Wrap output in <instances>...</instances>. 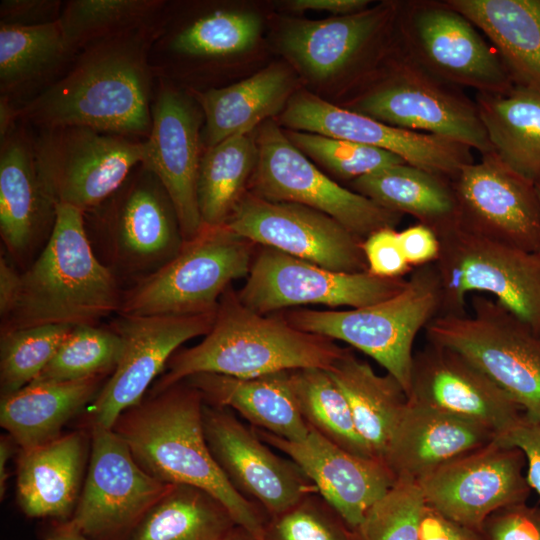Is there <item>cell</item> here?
I'll use <instances>...</instances> for the list:
<instances>
[{
    "instance_id": "6da1fadb",
    "label": "cell",
    "mask_w": 540,
    "mask_h": 540,
    "mask_svg": "<svg viewBox=\"0 0 540 540\" xmlns=\"http://www.w3.org/2000/svg\"><path fill=\"white\" fill-rule=\"evenodd\" d=\"M161 16L79 51L56 82L19 108V120L32 128L79 126L146 140L157 84L149 55Z\"/></svg>"
},
{
    "instance_id": "7a4b0ae2",
    "label": "cell",
    "mask_w": 540,
    "mask_h": 540,
    "mask_svg": "<svg viewBox=\"0 0 540 540\" xmlns=\"http://www.w3.org/2000/svg\"><path fill=\"white\" fill-rule=\"evenodd\" d=\"M203 404L201 393L181 381L146 395L123 411L111 429L147 474L166 484L208 492L228 509L236 524L265 540L267 514L232 487L210 453Z\"/></svg>"
},
{
    "instance_id": "3957f363",
    "label": "cell",
    "mask_w": 540,
    "mask_h": 540,
    "mask_svg": "<svg viewBox=\"0 0 540 540\" xmlns=\"http://www.w3.org/2000/svg\"><path fill=\"white\" fill-rule=\"evenodd\" d=\"M345 350L334 340L293 327L280 312L263 315L249 309L231 285L219 299L211 330L198 344L173 354L150 393L199 373L255 377L301 368L329 370Z\"/></svg>"
},
{
    "instance_id": "277c9868",
    "label": "cell",
    "mask_w": 540,
    "mask_h": 540,
    "mask_svg": "<svg viewBox=\"0 0 540 540\" xmlns=\"http://www.w3.org/2000/svg\"><path fill=\"white\" fill-rule=\"evenodd\" d=\"M124 288L99 260L89 241L81 210L57 205L50 238L21 271V284L0 332L65 324L99 325L121 308Z\"/></svg>"
},
{
    "instance_id": "5b68a950",
    "label": "cell",
    "mask_w": 540,
    "mask_h": 540,
    "mask_svg": "<svg viewBox=\"0 0 540 540\" xmlns=\"http://www.w3.org/2000/svg\"><path fill=\"white\" fill-rule=\"evenodd\" d=\"M83 214L95 254L124 290L169 263L185 242L167 190L142 163L108 198Z\"/></svg>"
},
{
    "instance_id": "8992f818",
    "label": "cell",
    "mask_w": 540,
    "mask_h": 540,
    "mask_svg": "<svg viewBox=\"0 0 540 540\" xmlns=\"http://www.w3.org/2000/svg\"><path fill=\"white\" fill-rule=\"evenodd\" d=\"M365 76L368 85L347 109L394 127L458 141L481 155L493 152L475 100L420 65L403 46L398 29Z\"/></svg>"
},
{
    "instance_id": "52a82bcc",
    "label": "cell",
    "mask_w": 540,
    "mask_h": 540,
    "mask_svg": "<svg viewBox=\"0 0 540 540\" xmlns=\"http://www.w3.org/2000/svg\"><path fill=\"white\" fill-rule=\"evenodd\" d=\"M441 289L434 263L415 267L395 296L355 309L294 308L280 312L295 328L348 343L373 358L402 386H411L413 343L440 314Z\"/></svg>"
},
{
    "instance_id": "ba28073f",
    "label": "cell",
    "mask_w": 540,
    "mask_h": 540,
    "mask_svg": "<svg viewBox=\"0 0 540 540\" xmlns=\"http://www.w3.org/2000/svg\"><path fill=\"white\" fill-rule=\"evenodd\" d=\"M471 305V314L436 316L428 342L462 354L540 423V330L492 297L473 294Z\"/></svg>"
},
{
    "instance_id": "9c48e42d",
    "label": "cell",
    "mask_w": 540,
    "mask_h": 540,
    "mask_svg": "<svg viewBox=\"0 0 540 540\" xmlns=\"http://www.w3.org/2000/svg\"><path fill=\"white\" fill-rule=\"evenodd\" d=\"M257 245L227 225L205 226L156 273L123 291L122 315L215 312L234 280L247 277Z\"/></svg>"
},
{
    "instance_id": "30bf717a",
    "label": "cell",
    "mask_w": 540,
    "mask_h": 540,
    "mask_svg": "<svg viewBox=\"0 0 540 540\" xmlns=\"http://www.w3.org/2000/svg\"><path fill=\"white\" fill-rule=\"evenodd\" d=\"M435 234L439 315L465 314L467 295L485 293L540 330V252L482 238L457 223Z\"/></svg>"
},
{
    "instance_id": "8fae6325",
    "label": "cell",
    "mask_w": 540,
    "mask_h": 540,
    "mask_svg": "<svg viewBox=\"0 0 540 540\" xmlns=\"http://www.w3.org/2000/svg\"><path fill=\"white\" fill-rule=\"evenodd\" d=\"M258 160L248 191L273 202H294L321 211L364 240L399 225L403 215L347 189L320 171L273 119L254 131Z\"/></svg>"
},
{
    "instance_id": "7c38bea8",
    "label": "cell",
    "mask_w": 540,
    "mask_h": 540,
    "mask_svg": "<svg viewBox=\"0 0 540 540\" xmlns=\"http://www.w3.org/2000/svg\"><path fill=\"white\" fill-rule=\"evenodd\" d=\"M31 129L46 190L57 205L83 213L108 198L144 158V140L79 126Z\"/></svg>"
},
{
    "instance_id": "4fadbf2b",
    "label": "cell",
    "mask_w": 540,
    "mask_h": 540,
    "mask_svg": "<svg viewBox=\"0 0 540 540\" xmlns=\"http://www.w3.org/2000/svg\"><path fill=\"white\" fill-rule=\"evenodd\" d=\"M397 29L408 53L452 85L476 93H500L514 85L495 48L445 0L401 2Z\"/></svg>"
},
{
    "instance_id": "5bb4252c",
    "label": "cell",
    "mask_w": 540,
    "mask_h": 540,
    "mask_svg": "<svg viewBox=\"0 0 540 540\" xmlns=\"http://www.w3.org/2000/svg\"><path fill=\"white\" fill-rule=\"evenodd\" d=\"M407 279L383 278L368 270L333 271L276 249L257 246L243 287L237 291L249 309L273 314L303 305L361 308L400 293Z\"/></svg>"
},
{
    "instance_id": "9a60e30c",
    "label": "cell",
    "mask_w": 540,
    "mask_h": 540,
    "mask_svg": "<svg viewBox=\"0 0 540 540\" xmlns=\"http://www.w3.org/2000/svg\"><path fill=\"white\" fill-rule=\"evenodd\" d=\"M88 467L67 522L90 540H126L171 484L147 474L113 431L91 424Z\"/></svg>"
},
{
    "instance_id": "2e32d148",
    "label": "cell",
    "mask_w": 540,
    "mask_h": 540,
    "mask_svg": "<svg viewBox=\"0 0 540 540\" xmlns=\"http://www.w3.org/2000/svg\"><path fill=\"white\" fill-rule=\"evenodd\" d=\"M215 314H117L108 326L121 337L123 350L115 370L88 406L91 424L111 429L123 411L146 396L183 343L208 334Z\"/></svg>"
},
{
    "instance_id": "e0dca14e",
    "label": "cell",
    "mask_w": 540,
    "mask_h": 540,
    "mask_svg": "<svg viewBox=\"0 0 540 540\" xmlns=\"http://www.w3.org/2000/svg\"><path fill=\"white\" fill-rule=\"evenodd\" d=\"M522 450L496 439L436 469L419 482L425 503L479 531L495 511L527 502L531 487Z\"/></svg>"
},
{
    "instance_id": "ac0fdd59",
    "label": "cell",
    "mask_w": 540,
    "mask_h": 540,
    "mask_svg": "<svg viewBox=\"0 0 540 540\" xmlns=\"http://www.w3.org/2000/svg\"><path fill=\"white\" fill-rule=\"evenodd\" d=\"M227 226L266 246L340 272L368 270L363 240L329 215L294 202H273L247 191Z\"/></svg>"
},
{
    "instance_id": "d6986e66",
    "label": "cell",
    "mask_w": 540,
    "mask_h": 540,
    "mask_svg": "<svg viewBox=\"0 0 540 540\" xmlns=\"http://www.w3.org/2000/svg\"><path fill=\"white\" fill-rule=\"evenodd\" d=\"M451 186L457 224L482 238L540 252V206L535 183L494 152L461 168Z\"/></svg>"
},
{
    "instance_id": "ffe728a7",
    "label": "cell",
    "mask_w": 540,
    "mask_h": 540,
    "mask_svg": "<svg viewBox=\"0 0 540 540\" xmlns=\"http://www.w3.org/2000/svg\"><path fill=\"white\" fill-rule=\"evenodd\" d=\"M280 123L290 130L352 141L392 152L407 164L451 181L474 161L472 148L458 141L401 129L326 102L307 91L288 100Z\"/></svg>"
},
{
    "instance_id": "44dd1931",
    "label": "cell",
    "mask_w": 540,
    "mask_h": 540,
    "mask_svg": "<svg viewBox=\"0 0 540 540\" xmlns=\"http://www.w3.org/2000/svg\"><path fill=\"white\" fill-rule=\"evenodd\" d=\"M202 422L208 448L222 473L268 517L286 511L307 494L318 493L293 460L274 453L254 428L244 425L228 408L204 402Z\"/></svg>"
},
{
    "instance_id": "7402d4cb",
    "label": "cell",
    "mask_w": 540,
    "mask_h": 540,
    "mask_svg": "<svg viewBox=\"0 0 540 540\" xmlns=\"http://www.w3.org/2000/svg\"><path fill=\"white\" fill-rule=\"evenodd\" d=\"M203 122L202 109L189 90L157 77L152 126L144 140L142 164L167 190L185 241L195 237L203 226L197 198Z\"/></svg>"
},
{
    "instance_id": "603a6c76",
    "label": "cell",
    "mask_w": 540,
    "mask_h": 540,
    "mask_svg": "<svg viewBox=\"0 0 540 540\" xmlns=\"http://www.w3.org/2000/svg\"><path fill=\"white\" fill-rule=\"evenodd\" d=\"M400 9L401 2H383L350 15L293 20L282 31L281 46L317 79L332 78L363 63L371 67L393 43Z\"/></svg>"
},
{
    "instance_id": "cb8c5ba5",
    "label": "cell",
    "mask_w": 540,
    "mask_h": 540,
    "mask_svg": "<svg viewBox=\"0 0 540 540\" xmlns=\"http://www.w3.org/2000/svg\"><path fill=\"white\" fill-rule=\"evenodd\" d=\"M408 401L474 420L496 437L523 419L521 407L459 352L428 342L413 356Z\"/></svg>"
},
{
    "instance_id": "d4e9b609",
    "label": "cell",
    "mask_w": 540,
    "mask_h": 540,
    "mask_svg": "<svg viewBox=\"0 0 540 540\" xmlns=\"http://www.w3.org/2000/svg\"><path fill=\"white\" fill-rule=\"evenodd\" d=\"M56 214L57 204L36 166L32 129L19 120L0 139V235L5 254L20 271L44 248Z\"/></svg>"
},
{
    "instance_id": "484cf974",
    "label": "cell",
    "mask_w": 540,
    "mask_h": 540,
    "mask_svg": "<svg viewBox=\"0 0 540 540\" xmlns=\"http://www.w3.org/2000/svg\"><path fill=\"white\" fill-rule=\"evenodd\" d=\"M262 441L293 460L320 494L355 529L368 509L396 482L388 466L354 455L314 430L302 441H290L254 428Z\"/></svg>"
},
{
    "instance_id": "4316f807",
    "label": "cell",
    "mask_w": 540,
    "mask_h": 540,
    "mask_svg": "<svg viewBox=\"0 0 540 540\" xmlns=\"http://www.w3.org/2000/svg\"><path fill=\"white\" fill-rule=\"evenodd\" d=\"M496 438L474 420L408 401L384 463L397 479L419 483L444 464Z\"/></svg>"
},
{
    "instance_id": "83f0119b",
    "label": "cell",
    "mask_w": 540,
    "mask_h": 540,
    "mask_svg": "<svg viewBox=\"0 0 540 540\" xmlns=\"http://www.w3.org/2000/svg\"><path fill=\"white\" fill-rule=\"evenodd\" d=\"M260 31L261 20L255 13L214 8L176 22L165 7L151 46L150 65L157 77L166 78L183 62H219L251 48Z\"/></svg>"
},
{
    "instance_id": "f1b7e54d",
    "label": "cell",
    "mask_w": 540,
    "mask_h": 540,
    "mask_svg": "<svg viewBox=\"0 0 540 540\" xmlns=\"http://www.w3.org/2000/svg\"><path fill=\"white\" fill-rule=\"evenodd\" d=\"M91 440L77 430L38 447L21 450L17 500L32 518L69 520L82 490Z\"/></svg>"
},
{
    "instance_id": "f546056e",
    "label": "cell",
    "mask_w": 540,
    "mask_h": 540,
    "mask_svg": "<svg viewBox=\"0 0 540 540\" xmlns=\"http://www.w3.org/2000/svg\"><path fill=\"white\" fill-rule=\"evenodd\" d=\"M291 371L255 377L199 373L183 381L196 388L206 404L237 411L253 428L302 441L310 428L299 412Z\"/></svg>"
},
{
    "instance_id": "4dcf8cb0",
    "label": "cell",
    "mask_w": 540,
    "mask_h": 540,
    "mask_svg": "<svg viewBox=\"0 0 540 540\" xmlns=\"http://www.w3.org/2000/svg\"><path fill=\"white\" fill-rule=\"evenodd\" d=\"M293 85V76L286 67L272 65L229 86L189 89L204 116L203 149L235 134L252 132L284 110Z\"/></svg>"
},
{
    "instance_id": "1f68e13d",
    "label": "cell",
    "mask_w": 540,
    "mask_h": 540,
    "mask_svg": "<svg viewBox=\"0 0 540 540\" xmlns=\"http://www.w3.org/2000/svg\"><path fill=\"white\" fill-rule=\"evenodd\" d=\"M107 376L75 381L34 380L1 396L0 425L21 450L61 436L65 424L96 398Z\"/></svg>"
},
{
    "instance_id": "d6a6232c",
    "label": "cell",
    "mask_w": 540,
    "mask_h": 540,
    "mask_svg": "<svg viewBox=\"0 0 540 540\" xmlns=\"http://www.w3.org/2000/svg\"><path fill=\"white\" fill-rule=\"evenodd\" d=\"M76 55L59 21L40 26L0 24V96L21 108L56 82Z\"/></svg>"
},
{
    "instance_id": "836d02e7",
    "label": "cell",
    "mask_w": 540,
    "mask_h": 540,
    "mask_svg": "<svg viewBox=\"0 0 540 540\" xmlns=\"http://www.w3.org/2000/svg\"><path fill=\"white\" fill-rule=\"evenodd\" d=\"M492 43L513 83L540 92V0H445Z\"/></svg>"
},
{
    "instance_id": "e575fe53",
    "label": "cell",
    "mask_w": 540,
    "mask_h": 540,
    "mask_svg": "<svg viewBox=\"0 0 540 540\" xmlns=\"http://www.w3.org/2000/svg\"><path fill=\"white\" fill-rule=\"evenodd\" d=\"M344 394L355 427L373 456L384 462L393 432L408 404L400 383L377 374L348 348L327 370Z\"/></svg>"
},
{
    "instance_id": "d590c367",
    "label": "cell",
    "mask_w": 540,
    "mask_h": 540,
    "mask_svg": "<svg viewBox=\"0 0 540 540\" xmlns=\"http://www.w3.org/2000/svg\"><path fill=\"white\" fill-rule=\"evenodd\" d=\"M474 100L493 152L533 183L540 180V92L514 84Z\"/></svg>"
},
{
    "instance_id": "8d00e7d4",
    "label": "cell",
    "mask_w": 540,
    "mask_h": 540,
    "mask_svg": "<svg viewBox=\"0 0 540 540\" xmlns=\"http://www.w3.org/2000/svg\"><path fill=\"white\" fill-rule=\"evenodd\" d=\"M350 187L384 208L413 216L435 233L457 223L451 182L407 163L362 176Z\"/></svg>"
},
{
    "instance_id": "74e56055",
    "label": "cell",
    "mask_w": 540,
    "mask_h": 540,
    "mask_svg": "<svg viewBox=\"0 0 540 540\" xmlns=\"http://www.w3.org/2000/svg\"><path fill=\"white\" fill-rule=\"evenodd\" d=\"M235 524L228 509L208 492L171 484L126 540H220Z\"/></svg>"
},
{
    "instance_id": "f35d334b",
    "label": "cell",
    "mask_w": 540,
    "mask_h": 540,
    "mask_svg": "<svg viewBox=\"0 0 540 540\" xmlns=\"http://www.w3.org/2000/svg\"><path fill=\"white\" fill-rule=\"evenodd\" d=\"M254 131L235 134L202 152L197 198L203 225H227L248 191L258 160Z\"/></svg>"
},
{
    "instance_id": "ab89813d",
    "label": "cell",
    "mask_w": 540,
    "mask_h": 540,
    "mask_svg": "<svg viewBox=\"0 0 540 540\" xmlns=\"http://www.w3.org/2000/svg\"><path fill=\"white\" fill-rule=\"evenodd\" d=\"M291 376L299 412L310 429L354 455L375 458L355 427L344 394L327 370L294 369Z\"/></svg>"
},
{
    "instance_id": "60d3db41",
    "label": "cell",
    "mask_w": 540,
    "mask_h": 540,
    "mask_svg": "<svg viewBox=\"0 0 540 540\" xmlns=\"http://www.w3.org/2000/svg\"><path fill=\"white\" fill-rule=\"evenodd\" d=\"M166 5L163 0H69L58 21L78 54L94 43L154 23Z\"/></svg>"
},
{
    "instance_id": "b9f144b4",
    "label": "cell",
    "mask_w": 540,
    "mask_h": 540,
    "mask_svg": "<svg viewBox=\"0 0 540 540\" xmlns=\"http://www.w3.org/2000/svg\"><path fill=\"white\" fill-rule=\"evenodd\" d=\"M123 350L110 326H75L35 380L75 381L110 376Z\"/></svg>"
},
{
    "instance_id": "7bdbcfd3",
    "label": "cell",
    "mask_w": 540,
    "mask_h": 540,
    "mask_svg": "<svg viewBox=\"0 0 540 540\" xmlns=\"http://www.w3.org/2000/svg\"><path fill=\"white\" fill-rule=\"evenodd\" d=\"M73 328L65 324H48L1 332V396L34 381Z\"/></svg>"
},
{
    "instance_id": "ee69618b",
    "label": "cell",
    "mask_w": 540,
    "mask_h": 540,
    "mask_svg": "<svg viewBox=\"0 0 540 540\" xmlns=\"http://www.w3.org/2000/svg\"><path fill=\"white\" fill-rule=\"evenodd\" d=\"M284 132L304 155L334 176L349 182L380 169L406 163L398 155L380 148L310 132Z\"/></svg>"
},
{
    "instance_id": "f6af8a7d",
    "label": "cell",
    "mask_w": 540,
    "mask_h": 540,
    "mask_svg": "<svg viewBox=\"0 0 540 540\" xmlns=\"http://www.w3.org/2000/svg\"><path fill=\"white\" fill-rule=\"evenodd\" d=\"M265 540H363L358 529L318 493L302 497L286 511L268 517Z\"/></svg>"
},
{
    "instance_id": "bcb514c9",
    "label": "cell",
    "mask_w": 540,
    "mask_h": 540,
    "mask_svg": "<svg viewBox=\"0 0 540 540\" xmlns=\"http://www.w3.org/2000/svg\"><path fill=\"white\" fill-rule=\"evenodd\" d=\"M424 505L419 483L397 479L368 509L358 531L363 540H419Z\"/></svg>"
},
{
    "instance_id": "7dc6e473",
    "label": "cell",
    "mask_w": 540,
    "mask_h": 540,
    "mask_svg": "<svg viewBox=\"0 0 540 540\" xmlns=\"http://www.w3.org/2000/svg\"><path fill=\"white\" fill-rule=\"evenodd\" d=\"M478 532L482 540H540V504L501 508L486 518Z\"/></svg>"
},
{
    "instance_id": "c3c4849f",
    "label": "cell",
    "mask_w": 540,
    "mask_h": 540,
    "mask_svg": "<svg viewBox=\"0 0 540 540\" xmlns=\"http://www.w3.org/2000/svg\"><path fill=\"white\" fill-rule=\"evenodd\" d=\"M368 271L383 278H401L413 267L401 249L398 232L384 228L371 233L362 243Z\"/></svg>"
},
{
    "instance_id": "681fc988",
    "label": "cell",
    "mask_w": 540,
    "mask_h": 540,
    "mask_svg": "<svg viewBox=\"0 0 540 540\" xmlns=\"http://www.w3.org/2000/svg\"><path fill=\"white\" fill-rule=\"evenodd\" d=\"M64 2L59 0H2L0 24L40 26L57 22Z\"/></svg>"
},
{
    "instance_id": "f907efd6",
    "label": "cell",
    "mask_w": 540,
    "mask_h": 540,
    "mask_svg": "<svg viewBox=\"0 0 540 540\" xmlns=\"http://www.w3.org/2000/svg\"><path fill=\"white\" fill-rule=\"evenodd\" d=\"M498 442L522 450L526 458V478L540 496V423L524 419L512 430L495 438Z\"/></svg>"
},
{
    "instance_id": "816d5d0a",
    "label": "cell",
    "mask_w": 540,
    "mask_h": 540,
    "mask_svg": "<svg viewBox=\"0 0 540 540\" xmlns=\"http://www.w3.org/2000/svg\"><path fill=\"white\" fill-rule=\"evenodd\" d=\"M403 254L413 268L434 263L440 243L435 232L423 224H416L398 232Z\"/></svg>"
},
{
    "instance_id": "f5cc1de1",
    "label": "cell",
    "mask_w": 540,
    "mask_h": 540,
    "mask_svg": "<svg viewBox=\"0 0 540 540\" xmlns=\"http://www.w3.org/2000/svg\"><path fill=\"white\" fill-rule=\"evenodd\" d=\"M419 540H482L476 530L461 525L425 503L419 525Z\"/></svg>"
},
{
    "instance_id": "db71d44e",
    "label": "cell",
    "mask_w": 540,
    "mask_h": 540,
    "mask_svg": "<svg viewBox=\"0 0 540 540\" xmlns=\"http://www.w3.org/2000/svg\"><path fill=\"white\" fill-rule=\"evenodd\" d=\"M21 284V271L1 252L0 256V316L4 318L13 308Z\"/></svg>"
},
{
    "instance_id": "11a10c76",
    "label": "cell",
    "mask_w": 540,
    "mask_h": 540,
    "mask_svg": "<svg viewBox=\"0 0 540 540\" xmlns=\"http://www.w3.org/2000/svg\"><path fill=\"white\" fill-rule=\"evenodd\" d=\"M368 0H294L289 7L294 11H328L337 16L354 14L369 8Z\"/></svg>"
},
{
    "instance_id": "9f6ffc18",
    "label": "cell",
    "mask_w": 540,
    "mask_h": 540,
    "mask_svg": "<svg viewBox=\"0 0 540 540\" xmlns=\"http://www.w3.org/2000/svg\"><path fill=\"white\" fill-rule=\"evenodd\" d=\"M15 446H18V445L9 434L5 436H1V439H0V497L1 499L3 498L5 494L6 486H7L8 460L13 455Z\"/></svg>"
},
{
    "instance_id": "6f0895ef",
    "label": "cell",
    "mask_w": 540,
    "mask_h": 540,
    "mask_svg": "<svg viewBox=\"0 0 540 540\" xmlns=\"http://www.w3.org/2000/svg\"><path fill=\"white\" fill-rule=\"evenodd\" d=\"M45 540H90L82 533L63 522Z\"/></svg>"
},
{
    "instance_id": "680465c9",
    "label": "cell",
    "mask_w": 540,
    "mask_h": 540,
    "mask_svg": "<svg viewBox=\"0 0 540 540\" xmlns=\"http://www.w3.org/2000/svg\"><path fill=\"white\" fill-rule=\"evenodd\" d=\"M220 540H258L249 530L235 524Z\"/></svg>"
},
{
    "instance_id": "91938a15",
    "label": "cell",
    "mask_w": 540,
    "mask_h": 540,
    "mask_svg": "<svg viewBox=\"0 0 540 540\" xmlns=\"http://www.w3.org/2000/svg\"><path fill=\"white\" fill-rule=\"evenodd\" d=\"M535 187H536L537 197H538L539 206H540V180L535 182Z\"/></svg>"
}]
</instances>
